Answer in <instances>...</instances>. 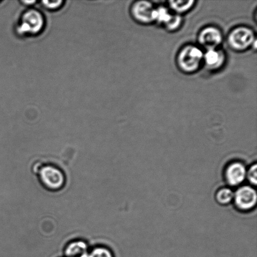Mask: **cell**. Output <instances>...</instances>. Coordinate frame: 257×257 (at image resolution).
<instances>
[{
    "mask_svg": "<svg viewBox=\"0 0 257 257\" xmlns=\"http://www.w3.org/2000/svg\"><path fill=\"white\" fill-rule=\"evenodd\" d=\"M20 3L22 5L29 8L34 7V5L39 3V2L35 1V0H22V1H20Z\"/></svg>",
    "mask_w": 257,
    "mask_h": 257,
    "instance_id": "cell-18",
    "label": "cell"
},
{
    "mask_svg": "<svg viewBox=\"0 0 257 257\" xmlns=\"http://www.w3.org/2000/svg\"><path fill=\"white\" fill-rule=\"evenodd\" d=\"M183 19L181 15H179L176 14H172L171 15L170 19L166 24L164 25V27L166 28V29L168 31L175 32L180 29L182 26Z\"/></svg>",
    "mask_w": 257,
    "mask_h": 257,
    "instance_id": "cell-13",
    "label": "cell"
},
{
    "mask_svg": "<svg viewBox=\"0 0 257 257\" xmlns=\"http://www.w3.org/2000/svg\"><path fill=\"white\" fill-rule=\"evenodd\" d=\"M227 43L228 46L233 51H246L252 48L253 45L255 46V34L253 30L248 27H236L229 33Z\"/></svg>",
    "mask_w": 257,
    "mask_h": 257,
    "instance_id": "cell-4",
    "label": "cell"
},
{
    "mask_svg": "<svg viewBox=\"0 0 257 257\" xmlns=\"http://www.w3.org/2000/svg\"><path fill=\"white\" fill-rule=\"evenodd\" d=\"M196 2L192 1H171L169 2V6L173 10L174 14L179 15L185 14L190 11L195 6Z\"/></svg>",
    "mask_w": 257,
    "mask_h": 257,
    "instance_id": "cell-11",
    "label": "cell"
},
{
    "mask_svg": "<svg viewBox=\"0 0 257 257\" xmlns=\"http://www.w3.org/2000/svg\"><path fill=\"white\" fill-rule=\"evenodd\" d=\"M34 171L38 175L40 183L48 190L57 191L64 187V173L57 166L40 163L34 166Z\"/></svg>",
    "mask_w": 257,
    "mask_h": 257,
    "instance_id": "cell-3",
    "label": "cell"
},
{
    "mask_svg": "<svg viewBox=\"0 0 257 257\" xmlns=\"http://www.w3.org/2000/svg\"><path fill=\"white\" fill-rule=\"evenodd\" d=\"M40 3L45 10L49 12H55L62 9L66 2L64 1V0H58V1H47V0H44V1Z\"/></svg>",
    "mask_w": 257,
    "mask_h": 257,
    "instance_id": "cell-15",
    "label": "cell"
},
{
    "mask_svg": "<svg viewBox=\"0 0 257 257\" xmlns=\"http://www.w3.org/2000/svg\"><path fill=\"white\" fill-rule=\"evenodd\" d=\"M89 245L86 241L81 240H73L65 246V256L66 257H87Z\"/></svg>",
    "mask_w": 257,
    "mask_h": 257,
    "instance_id": "cell-10",
    "label": "cell"
},
{
    "mask_svg": "<svg viewBox=\"0 0 257 257\" xmlns=\"http://www.w3.org/2000/svg\"><path fill=\"white\" fill-rule=\"evenodd\" d=\"M225 61V52L220 49L207 50L204 53L203 64L212 71L221 69Z\"/></svg>",
    "mask_w": 257,
    "mask_h": 257,
    "instance_id": "cell-9",
    "label": "cell"
},
{
    "mask_svg": "<svg viewBox=\"0 0 257 257\" xmlns=\"http://www.w3.org/2000/svg\"><path fill=\"white\" fill-rule=\"evenodd\" d=\"M156 9L150 2H135L131 5L130 14L139 24L149 25L155 22Z\"/></svg>",
    "mask_w": 257,
    "mask_h": 257,
    "instance_id": "cell-5",
    "label": "cell"
},
{
    "mask_svg": "<svg viewBox=\"0 0 257 257\" xmlns=\"http://www.w3.org/2000/svg\"><path fill=\"white\" fill-rule=\"evenodd\" d=\"M46 27L44 13L34 7H29L20 14L14 25V32L20 39L35 38L41 35Z\"/></svg>",
    "mask_w": 257,
    "mask_h": 257,
    "instance_id": "cell-1",
    "label": "cell"
},
{
    "mask_svg": "<svg viewBox=\"0 0 257 257\" xmlns=\"http://www.w3.org/2000/svg\"><path fill=\"white\" fill-rule=\"evenodd\" d=\"M246 178L248 179L249 182L253 186L256 185L257 183V165L254 164L251 166L249 170L246 171Z\"/></svg>",
    "mask_w": 257,
    "mask_h": 257,
    "instance_id": "cell-17",
    "label": "cell"
},
{
    "mask_svg": "<svg viewBox=\"0 0 257 257\" xmlns=\"http://www.w3.org/2000/svg\"><path fill=\"white\" fill-rule=\"evenodd\" d=\"M198 41L206 50L218 49L223 41L222 33L217 27H206L199 33Z\"/></svg>",
    "mask_w": 257,
    "mask_h": 257,
    "instance_id": "cell-7",
    "label": "cell"
},
{
    "mask_svg": "<svg viewBox=\"0 0 257 257\" xmlns=\"http://www.w3.org/2000/svg\"><path fill=\"white\" fill-rule=\"evenodd\" d=\"M233 200L238 210L243 211L252 210L256 204V191L251 186H241L234 193Z\"/></svg>",
    "mask_w": 257,
    "mask_h": 257,
    "instance_id": "cell-6",
    "label": "cell"
},
{
    "mask_svg": "<svg viewBox=\"0 0 257 257\" xmlns=\"http://www.w3.org/2000/svg\"><path fill=\"white\" fill-rule=\"evenodd\" d=\"M87 257H114L111 251L105 246H98L89 251Z\"/></svg>",
    "mask_w": 257,
    "mask_h": 257,
    "instance_id": "cell-16",
    "label": "cell"
},
{
    "mask_svg": "<svg viewBox=\"0 0 257 257\" xmlns=\"http://www.w3.org/2000/svg\"><path fill=\"white\" fill-rule=\"evenodd\" d=\"M245 166L240 161H234L226 166L225 177L226 183L231 186L241 185L246 177Z\"/></svg>",
    "mask_w": 257,
    "mask_h": 257,
    "instance_id": "cell-8",
    "label": "cell"
},
{
    "mask_svg": "<svg viewBox=\"0 0 257 257\" xmlns=\"http://www.w3.org/2000/svg\"><path fill=\"white\" fill-rule=\"evenodd\" d=\"M204 53L195 45H186L179 50L176 56V65L185 74H194L203 64Z\"/></svg>",
    "mask_w": 257,
    "mask_h": 257,
    "instance_id": "cell-2",
    "label": "cell"
},
{
    "mask_svg": "<svg viewBox=\"0 0 257 257\" xmlns=\"http://www.w3.org/2000/svg\"><path fill=\"white\" fill-rule=\"evenodd\" d=\"M215 197L219 204L226 205L231 203L233 200L234 193L230 188H223L216 192Z\"/></svg>",
    "mask_w": 257,
    "mask_h": 257,
    "instance_id": "cell-12",
    "label": "cell"
},
{
    "mask_svg": "<svg viewBox=\"0 0 257 257\" xmlns=\"http://www.w3.org/2000/svg\"><path fill=\"white\" fill-rule=\"evenodd\" d=\"M172 13H171L166 8L158 7L156 9L155 22L159 24L165 25L170 19Z\"/></svg>",
    "mask_w": 257,
    "mask_h": 257,
    "instance_id": "cell-14",
    "label": "cell"
}]
</instances>
